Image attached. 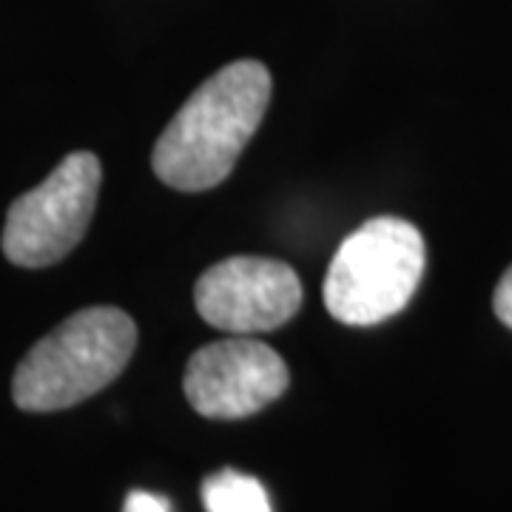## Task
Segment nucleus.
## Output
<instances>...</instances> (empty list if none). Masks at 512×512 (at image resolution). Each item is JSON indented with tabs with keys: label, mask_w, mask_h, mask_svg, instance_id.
Wrapping results in <instances>:
<instances>
[{
	"label": "nucleus",
	"mask_w": 512,
	"mask_h": 512,
	"mask_svg": "<svg viewBox=\"0 0 512 512\" xmlns=\"http://www.w3.org/2000/svg\"><path fill=\"white\" fill-rule=\"evenodd\" d=\"M271 103V72L237 60L211 74L160 134L151 165L168 188L208 191L234 171Z\"/></svg>",
	"instance_id": "f257e3e1"
},
{
	"label": "nucleus",
	"mask_w": 512,
	"mask_h": 512,
	"mask_svg": "<svg viewBox=\"0 0 512 512\" xmlns=\"http://www.w3.org/2000/svg\"><path fill=\"white\" fill-rule=\"evenodd\" d=\"M137 325L126 311L97 305L69 316L23 356L12 399L26 413H55L92 399L131 362Z\"/></svg>",
	"instance_id": "f03ea898"
},
{
	"label": "nucleus",
	"mask_w": 512,
	"mask_h": 512,
	"mask_svg": "<svg viewBox=\"0 0 512 512\" xmlns=\"http://www.w3.org/2000/svg\"><path fill=\"white\" fill-rule=\"evenodd\" d=\"M424 274V239L413 222L376 217L330 259L325 305L342 325H379L407 308Z\"/></svg>",
	"instance_id": "7ed1b4c3"
},
{
	"label": "nucleus",
	"mask_w": 512,
	"mask_h": 512,
	"mask_svg": "<svg viewBox=\"0 0 512 512\" xmlns=\"http://www.w3.org/2000/svg\"><path fill=\"white\" fill-rule=\"evenodd\" d=\"M103 168L92 151H74L43 183L12 202L3 254L20 268L55 265L89 231Z\"/></svg>",
	"instance_id": "20e7f679"
},
{
	"label": "nucleus",
	"mask_w": 512,
	"mask_h": 512,
	"mask_svg": "<svg viewBox=\"0 0 512 512\" xmlns=\"http://www.w3.org/2000/svg\"><path fill=\"white\" fill-rule=\"evenodd\" d=\"M291 384L285 359L271 345L234 336L200 348L185 367L188 404L205 419H248L274 404Z\"/></svg>",
	"instance_id": "39448f33"
},
{
	"label": "nucleus",
	"mask_w": 512,
	"mask_h": 512,
	"mask_svg": "<svg viewBox=\"0 0 512 512\" xmlns=\"http://www.w3.org/2000/svg\"><path fill=\"white\" fill-rule=\"evenodd\" d=\"M194 305L211 328L254 336L291 322L302 308V282L288 262L231 256L197 279Z\"/></svg>",
	"instance_id": "423d86ee"
},
{
	"label": "nucleus",
	"mask_w": 512,
	"mask_h": 512,
	"mask_svg": "<svg viewBox=\"0 0 512 512\" xmlns=\"http://www.w3.org/2000/svg\"><path fill=\"white\" fill-rule=\"evenodd\" d=\"M202 504L208 512H271V498L265 487L237 470H222L205 478Z\"/></svg>",
	"instance_id": "0eeeda50"
},
{
	"label": "nucleus",
	"mask_w": 512,
	"mask_h": 512,
	"mask_svg": "<svg viewBox=\"0 0 512 512\" xmlns=\"http://www.w3.org/2000/svg\"><path fill=\"white\" fill-rule=\"evenodd\" d=\"M493 308L495 316L512 330V268L501 276V282H498V288H495Z\"/></svg>",
	"instance_id": "6e6552de"
},
{
	"label": "nucleus",
	"mask_w": 512,
	"mask_h": 512,
	"mask_svg": "<svg viewBox=\"0 0 512 512\" xmlns=\"http://www.w3.org/2000/svg\"><path fill=\"white\" fill-rule=\"evenodd\" d=\"M123 512H168V501L160 495L146 493V490H134L126 498Z\"/></svg>",
	"instance_id": "1a4fd4ad"
}]
</instances>
